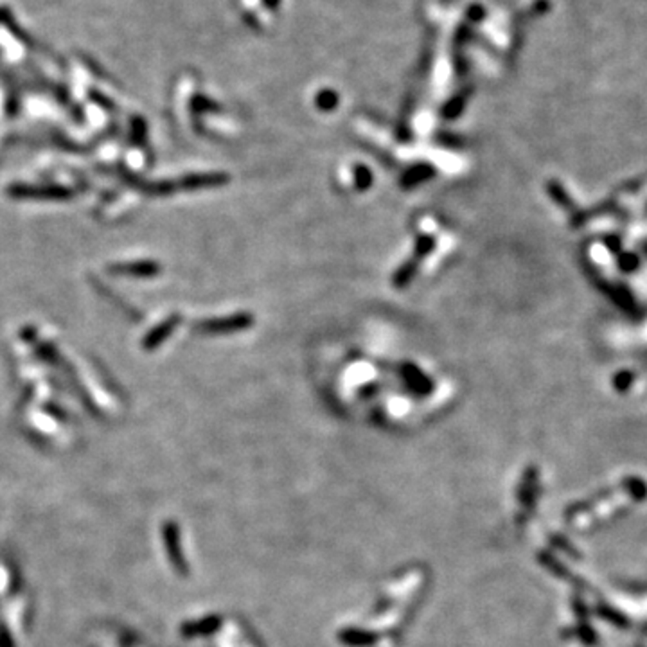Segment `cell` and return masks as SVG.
I'll return each instance as SVG.
<instances>
[{
  "label": "cell",
  "mask_w": 647,
  "mask_h": 647,
  "mask_svg": "<svg viewBox=\"0 0 647 647\" xmlns=\"http://www.w3.org/2000/svg\"><path fill=\"white\" fill-rule=\"evenodd\" d=\"M354 182H356L358 189L365 191L373 184V173L369 171L365 166H358V168L354 169Z\"/></svg>",
  "instance_id": "cell-7"
},
{
  "label": "cell",
  "mask_w": 647,
  "mask_h": 647,
  "mask_svg": "<svg viewBox=\"0 0 647 647\" xmlns=\"http://www.w3.org/2000/svg\"><path fill=\"white\" fill-rule=\"evenodd\" d=\"M254 326V315L252 313H236L225 318H212V320L201 322L198 329L207 335H227V333H238V331L248 329Z\"/></svg>",
  "instance_id": "cell-2"
},
{
  "label": "cell",
  "mask_w": 647,
  "mask_h": 647,
  "mask_svg": "<svg viewBox=\"0 0 647 647\" xmlns=\"http://www.w3.org/2000/svg\"><path fill=\"white\" fill-rule=\"evenodd\" d=\"M177 322H178V318H171V320L166 322V324H164V326L160 327V329H155L153 335H151V336H149V338H148V347H153V345L160 344V342H162L164 338H166V336L169 335V333H171L173 327L177 326Z\"/></svg>",
  "instance_id": "cell-6"
},
{
  "label": "cell",
  "mask_w": 647,
  "mask_h": 647,
  "mask_svg": "<svg viewBox=\"0 0 647 647\" xmlns=\"http://www.w3.org/2000/svg\"><path fill=\"white\" fill-rule=\"evenodd\" d=\"M433 175H435V169L430 168L428 164H417V166L410 168L408 171L401 177V186L405 187V189H410V187L419 186V184L433 178Z\"/></svg>",
  "instance_id": "cell-5"
},
{
  "label": "cell",
  "mask_w": 647,
  "mask_h": 647,
  "mask_svg": "<svg viewBox=\"0 0 647 647\" xmlns=\"http://www.w3.org/2000/svg\"><path fill=\"white\" fill-rule=\"evenodd\" d=\"M433 248H435V238H432V236H421V238L417 239L412 257H410L405 265H401L399 268H397L396 275H394V279H392V283H394L396 288H405L406 284L414 279L415 274H417V268H419L421 263H423V257L428 256Z\"/></svg>",
  "instance_id": "cell-1"
},
{
  "label": "cell",
  "mask_w": 647,
  "mask_h": 647,
  "mask_svg": "<svg viewBox=\"0 0 647 647\" xmlns=\"http://www.w3.org/2000/svg\"><path fill=\"white\" fill-rule=\"evenodd\" d=\"M228 182L225 173H205V175H191L184 178L180 186L184 189H207V187H218Z\"/></svg>",
  "instance_id": "cell-3"
},
{
  "label": "cell",
  "mask_w": 647,
  "mask_h": 647,
  "mask_svg": "<svg viewBox=\"0 0 647 647\" xmlns=\"http://www.w3.org/2000/svg\"><path fill=\"white\" fill-rule=\"evenodd\" d=\"M403 377H405L406 385L414 392H417V394H428V392H432V380L424 376L419 369L414 367V365H403Z\"/></svg>",
  "instance_id": "cell-4"
}]
</instances>
